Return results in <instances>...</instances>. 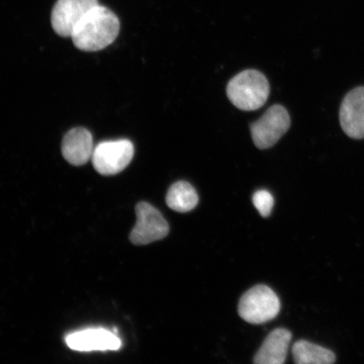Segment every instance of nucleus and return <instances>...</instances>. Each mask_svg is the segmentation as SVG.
Returning <instances> with one entry per match:
<instances>
[{"label":"nucleus","instance_id":"6e6552de","mask_svg":"<svg viewBox=\"0 0 364 364\" xmlns=\"http://www.w3.org/2000/svg\"><path fill=\"white\" fill-rule=\"evenodd\" d=\"M68 347L78 352L117 351L122 341L115 331L105 328H89L73 332L65 338Z\"/></svg>","mask_w":364,"mask_h":364},{"label":"nucleus","instance_id":"f03ea898","mask_svg":"<svg viewBox=\"0 0 364 364\" xmlns=\"http://www.w3.org/2000/svg\"><path fill=\"white\" fill-rule=\"evenodd\" d=\"M270 85L265 75L254 70L234 77L227 86V95L234 106L242 111H256L265 105Z\"/></svg>","mask_w":364,"mask_h":364},{"label":"nucleus","instance_id":"7ed1b4c3","mask_svg":"<svg viewBox=\"0 0 364 364\" xmlns=\"http://www.w3.org/2000/svg\"><path fill=\"white\" fill-rule=\"evenodd\" d=\"M280 309V300L274 291L269 287L259 284L241 297L238 312L245 321L259 325L273 320L279 315Z\"/></svg>","mask_w":364,"mask_h":364},{"label":"nucleus","instance_id":"1a4fd4ad","mask_svg":"<svg viewBox=\"0 0 364 364\" xmlns=\"http://www.w3.org/2000/svg\"><path fill=\"white\" fill-rule=\"evenodd\" d=\"M339 118L346 135L353 139H364V86L346 95L341 104Z\"/></svg>","mask_w":364,"mask_h":364},{"label":"nucleus","instance_id":"9b49d317","mask_svg":"<svg viewBox=\"0 0 364 364\" xmlns=\"http://www.w3.org/2000/svg\"><path fill=\"white\" fill-rule=\"evenodd\" d=\"M292 334L285 328L273 330L255 355L257 364H282L286 361Z\"/></svg>","mask_w":364,"mask_h":364},{"label":"nucleus","instance_id":"423d86ee","mask_svg":"<svg viewBox=\"0 0 364 364\" xmlns=\"http://www.w3.org/2000/svg\"><path fill=\"white\" fill-rule=\"evenodd\" d=\"M136 222L130 234V241L135 245H145L166 238L170 227L157 208L146 202L136 206Z\"/></svg>","mask_w":364,"mask_h":364},{"label":"nucleus","instance_id":"4468645a","mask_svg":"<svg viewBox=\"0 0 364 364\" xmlns=\"http://www.w3.org/2000/svg\"><path fill=\"white\" fill-rule=\"evenodd\" d=\"M252 202L262 217L267 218L271 215L273 205H274V198L268 191H257L253 195Z\"/></svg>","mask_w":364,"mask_h":364},{"label":"nucleus","instance_id":"f8f14e48","mask_svg":"<svg viewBox=\"0 0 364 364\" xmlns=\"http://www.w3.org/2000/svg\"><path fill=\"white\" fill-rule=\"evenodd\" d=\"M294 361L298 364H331L336 360L330 349L321 347L306 340H299L292 349Z\"/></svg>","mask_w":364,"mask_h":364},{"label":"nucleus","instance_id":"39448f33","mask_svg":"<svg viewBox=\"0 0 364 364\" xmlns=\"http://www.w3.org/2000/svg\"><path fill=\"white\" fill-rule=\"evenodd\" d=\"M290 116L280 105H274L250 125L252 140L258 149H269L289 129Z\"/></svg>","mask_w":364,"mask_h":364},{"label":"nucleus","instance_id":"9d476101","mask_svg":"<svg viewBox=\"0 0 364 364\" xmlns=\"http://www.w3.org/2000/svg\"><path fill=\"white\" fill-rule=\"evenodd\" d=\"M94 149L92 134L84 127L70 130L63 139V156L73 166L87 163L92 158Z\"/></svg>","mask_w":364,"mask_h":364},{"label":"nucleus","instance_id":"f257e3e1","mask_svg":"<svg viewBox=\"0 0 364 364\" xmlns=\"http://www.w3.org/2000/svg\"><path fill=\"white\" fill-rule=\"evenodd\" d=\"M119 31L120 22L115 14L98 4L77 25L71 38L82 51L97 52L111 45Z\"/></svg>","mask_w":364,"mask_h":364},{"label":"nucleus","instance_id":"20e7f679","mask_svg":"<svg viewBox=\"0 0 364 364\" xmlns=\"http://www.w3.org/2000/svg\"><path fill=\"white\" fill-rule=\"evenodd\" d=\"M134 156V146L127 139L105 141L95 147L93 166L100 174L113 176L129 165Z\"/></svg>","mask_w":364,"mask_h":364},{"label":"nucleus","instance_id":"ddd939ff","mask_svg":"<svg viewBox=\"0 0 364 364\" xmlns=\"http://www.w3.org/2000/svg\"><path fill=\"white\" fill-rule=\"evenodd\" d=\"M167 206L178 213L192 211L199 201L195 188L188 182L181 181L173 184L166 194Z\"/></svg>","mask_w":364,"mask_h":364},{"label":"nucleus","instance_id":"0eeeda50","mask_svg":"<svg viewBox=\"0 0 364 364\" xmlns=\"http://www.w3.org/2000/svg\"><path fill=\"white\" fill-rule=\"evenodd\" d=\"M98 4V0H58L52 11L53 29L63 38H71L77 25Z\"/></svg>","mask_w":364,"mask_h":364}]
</instances>
